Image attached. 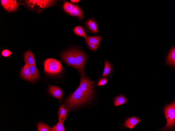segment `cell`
<instances>
[{
	"mask_svg": "<svg viewBox=\"0 0 175 131\" xmlns=\"http://www.w3.org/2000/svg\"><path fill=\"white\" fill-rule=\"evenodd\" d=\"M73 31L74 32L78 35L83 37L87 36L82 27L80 26L75 27Z\"/></svg>",
	"mask_w": 175,
	"mask_h": 131,
	"instance_id": "obj_21",
	"label": "cell"
},
{
	"mask_svg": "<svg viewBox=\"0 0 175 131\" xmlns=\"http://www.w3.org/2000/svg\"><path fill=\"white\" fill-rule=\"evenodd\" d=\"M78 7L76 4L66 1H64L63 5L64 10L68 14Z\"/></svg>",
	"mask_w": 175,
	"mask_h": 131,
	"instance_id": "obj_16",
	"label": "cell"
},
{
	"mask_svg": "<svg viewBox=\"0 0 175 131\" xmlns=\"http://www.w3.org/2000/svg\"><path fill=\"white\" fill-rule=\"evenodd\" d=\"M37 128L39 131H50V127L47 124L43 123H39L37 124Z\"/></svg>",
	"mask_w": 175,
	"mask_h": 131,
	"instance_id": "obj_23",
	"label": "cell"
},
{
	"mask_svg": "<svg viewBox=\"0 0 175 131\" xmlns=\"http://www.w3.org/2000/svg\"><path fill=\"white\" fill-rule=\"evenodd\" d=\"M44 65L45 72L50 74L58 73L60 72L62 69L61 62L54 59H45L44 62Z\"/></svg>",
	"mask_w": 175,
	"mask_h": 131,
	"instance_id": "obj_2",
	"label": "cell"
},
{
	"mask_svg": "<svg viewBox=\"0 0 175 131\" xmlns=\"http://www.w3.org/2000/svg\"><path fill=\"white\" fill-rule=\"evenodd\" d=\"M75 56V68L79 72L81 76H85L84 66L87 58L86 56L81 52L74 50Z\"/></svg>",
	"mask_w": 175,
	"mask_h": 131,
	"instance_id": "obj_4",
	"label": "cell"
},
{
	"mask_svg": "<svg viewBox=\"0 0 175 131\" xmlns=\"http://www.w3.org/2000/svg\"><path fill=\"white\" fill-rule=\"evenodd\" d=\"M87 43L89 48L93 51H96L98 47V46L93 43Z\"/></svg>",
	"mask_w": 175,
	"mask_h": 131,
	"instance_id": "obj_26",
	"label": "cell"
},
{
	"mask_svg": "<svg viewBox=\"0 0 175 131\" xmlns=\"http://www.w3.org/2000/svg\"><path fill=\"white\" fill-rule=\"evenodd\" d=\"M20 75L25 80L30 81L31 79V74L29 65L25 63L24 66L21 69Z\"/></svg>",
	"mask_w": 175,
	"mask_h": 131,
	"instance_id": "obj_9",
	"label": "cell"
},
{
	"mask_svg": "<svg viewBox=\"0 0 175 131\" xmlns=\"http://www.w3.org/2000/svg\"><path fill=\"white\" fill-rule=\"evenodd\" d=\"M48 90L52 96L60 100L62 99L63 91L61 88L55 86H51L49 87Z\"/></svg>",
	"mask_w": 175,
	"mask_h": 131,
	"instance_id": "obj_8",
	"label": "cell"
},
{
	"mask_svg": "<svg viewBox=\"0 0 175 131\" xmlns=\"http://www.w3.org/2000/svg\"><path fill=\"white\" fill-rule=\"evenodd\" d=\"M166 62L170 65L175 67V47H173L171 49L166 59Z\"/></svg>",
	"mask_w": 175,
	"mask_h": 131,
	"instance_id": "obj_12",
	"label": "cell"
},
{
	"mask_svg": "<svg viewBox=\"0 0 175 131\" xmlns=\"http://www.w3.org/2000/svg\"><path fill=\"white\" fill-rule=\"evenodd\" d=\"M85 39L86 43H93L99 47L102 38L100 36H88L85 37Z\"/></svg>",
	"mask_w": 175,
	"mask_h": 131,
	"instance_id": "obj_13",
	"label": "cell"
},
{
	"mask_svg": "<svg viewBox=\"0 0 175 131\" xmlns=\"http://www.w3.org/2000/svg\"><path fill=\"white\" fill-rule=\"evenodd\" d=\"M26 4L31 9H32L35 6H39L41 8H45L53 5L55 3L54 0H29L25 1Z\"/></svg>",
	"mask_w": 175,
	"mask_h": 131,
	"instance_id": "obj_5",
	"label": "cell"
},
{
	"mask_svg": "<svg viewBox=\"0 0 175 131\" xmlns=\"http://www.w3.org/2000/svg\"><path fill=\"white\" fill-rule=\"evenodd\" d=\"M94 82L85 76H81L79 86L65 100L63 106L70 111L75 107L86 102L93 95Z\"/></svg>",
	"mask_w": 175,
	"mask_h": 131,
	"instance_id": "obj_1",
	"label": "cell"
},
{
	"mask_svg": "<svg viewBox=\"0 0 175 131\" xmlns=\"http://www.w3.org/2000/svg\"><path fill=\"white\" fill-rule=\"evenodd\" d=\"M68 114V110L62 105L60 107L58 112V121L63 122L65 120Z\"/></svg>",
	"mask_w": 175,
	"mask_h": 131,
	"instance_id": "obj_15",
	"label": "cell"
},
{
	"mask_svg": "<svg viewBox=\"0 0 175 131\" xmlns=\"http://www.w3.org/2000/svg\"><path fill=\"white\" fill-rule=\"evenodd\" d=\"M80 0H71L70 1L73 3H78Z\"/></svg>",
	"mask_w": 175,
	"mask_h": 131,
	"instance_id": "obj_27",
	"label": "cell"
},
{
	"mask_svg": "<svg viewBox=\"0 0 175 131\" xmlns=\"http://www.w3.org/2000/svg\"><path fill=\"white\" fill-rule=\"evenodd\" d=\"M141 120L135 117H133L126 119L124 124L126 128L132 129Z\"/></svg>",
	"mask_w": 175,
	"mask_h": 131,
	"instance_id": "obj_10",
	"label": "cell"
},
{
	"mask_svg": "<svg viewBox=\"0 0 175 131\" xmlns=\"http://www.w3.org/2000/svg\"><path fill=\"white\" fill-rule=\"evenodd\" d=\"M164 111L167 120V124L163 129H165L171 128L175 125V102L166 106L164 108Z\"/></svg>",
	"mask_w": 175,
	"mask_h": 131,
	"instance_id": "obj_3",
	"label": "cell"
},
{
	"mask_svg": "<svg viewBox=\"0 0 175 131\" xmlns=\"http://www.w3.org/2000/svg\"><path fill=\"white\" fill-rule=\"evenodd\" d=\"M99 79L100 80L97 83L98 86L103 85L106 84L108 81V78L106 77H102Z\"/></svg>",
	"mask_w": 175,
	"mask_h": 131,
	"instance_id": "obj_24",
	"label": "cell"
},
{
	"mask_svg": "<svg viewBox=\"0 0 175 131\" xmlns=\"http://www.w3.org/2000/svg\"><path fill=\"white\" fill-rule=\"evenodd\" d=\"M62 60L68 65L75 68L74 50L66 52L62 54Z\"/></svg>",
	"mask_w": 175,
	"mask_h": 131,
	"instance_id": "obj_6",
	"label": "cell"
},
{
	"mask_svg": "<svg viewBox=\"0 0 175 131\" xmlns=\"http://www.w3.org/2000/svg\"><path fill=\"white\" fill-rule=\"evenodd\" d=\"M86 24L90 30L94 33H97L98 31L97 25L93 20L90 19L86 22Z\"/></svg>",
	"mask_w": 175,
	"mask_h": 131,
	"instance_id": "obj_18",
	"label": "cell"
},
{
	"mask_svg": "<svg viewBox=\"0 0 175 131\" xmlns=\"http://www.w3.org/2000/svg\"><path fill=\"white\" fill-rule=\"evenodd\" d=\"M2 55L5 57H7L12 54V52L10 50L5 49L3 50L2 52Z\"/></svg>",
	"mask_w": 175,
	"mask_h": 131,
	"instance_id": "obj_25",
	"label": "cell"
},
{
	"mask_svg": "<svg viewBox=\"0 0 175 131\" xmlns=\"http://www.w3.org/2000/svg\"><path fill=\"white\" fill-rule=\"evenodd\" d=\"M30 68L31 74V82H33L38 80L40 77L39 72L35 65H29Z\"/></svg>",
	"mask_w": 175,
	"mask_h": 131,
	"instance_id": "obj_14",
	"label": "cell"
},
{
	"mask_svg": "<svg viewBox=\"0 0 175 131\" xmlns=\"http://www.w3.org/2000/svg\"><path fill=\"white\" fill-rule=\"evenodd\" d=\"M24 57L25 63L29 65H35V58L31 51H28L25 52L24 54Z\"/></svg>",
	"mask_w": 175,
	"mask_h": 131,
	"instance_id": "obj_11",
	"label": "cell"
},
{
	"mask_svg": "<svg viewBox=\"0 0 175 131\" xmlns=\"http://www.w3.org/2000/svg\"><path fill=\"white\" fill-rule=\"evenodd\" d=\"M112 70L111 66L107 61L105 60V66L103 74L99 79L102 77L109 76L112 72Z\"/></svg>",
	"mask_w": 175,
	"mask_h": 131,
	"instance_id": "obj_17",
	"label": "cell"
},
{
	"mask_svg": "<svg viewBox=\"0 0 175 131\" xmlns=\"http://www.w3.org/2000/svg\"><path fill=\"white\" fill-rule=\"evenodd\" d=\"M52 131H65L63 122L58 121V123L51 129Z\"/></svg>",
	"mask_w": 175,
	"mask_h": 131,
	"instance_id": "obj_22",
	"label": "cell"
},
{
	"mask_svg": "<svg viewBox=\"0 0 175 131\" xmlns=\"http://www.w3.org/2000/svg\"><path fill=\"white\" fill-rule=\"evenodd\" d=\"M127 101L126 98L123 95H120L116 97L114 99V105H120L125 103Z\"/></svg>",
	"mask_w": 175,
	"mask_h": 131,
	"instance_id": "obj_19",
	"label": "cell"
},
{
	"mask_svg": "<svg viewBox=\"0 0 175 131\" xmlns=\"http://www.w3.org/2000/svg\"><path fill=\"white\" fill-rule=\"evenodd\" d=\"M68 14L72 16H78L80 20H81L83 18V12L79 6L70 12Z\"/></svg>",
	"mask_w": 175,
	"mask_h": 131,
	"instance_id": "obj_20",
	"label": "cell"
},
{
	"mask_svg": "<svg viewBox=\"0 0 175 131\" xmlns=\"http://www.w3.org/2000/svg\"><path fill=\"white\" fill-rule=\"evenodd\" d=\"M1 3L4 9L9 12L15 11L19 6V4L16 0H2Z\"/></svg>",
	"mask_w": 175,
	"mask_h": 131,
	"instance_id": "obj_7",
	"label": "cell"
}]
</instances>
